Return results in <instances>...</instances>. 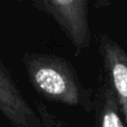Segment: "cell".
I'll return each instance as SVG.
<instances>
[{
    "mask_svg": "<svg viewBox=\"0 0 127 127\" xmlns=\"http://www.w3.org/2000/svg\"><path fill=\"white\" fill-rule=\"evenodd\" d=\"M103 74L108 78L127 127V53L107 33L98 35Z\"/></svg>",
    "mask_w": 127,
    "mask_h": 127,
    "instance_id": "3957f363",
    "label": "cell"
},
{
    "mask_svg": "<svg viewBox=\"0 0 127 127\" xmlns=\"http://www.w3.org/2000/svg\"><path fill=\"white\" fill-rule=\"evenodd\" d=\"M22 64L29 83L47 100L93 110V92L81 83L69 60L50 54L25 53Z\"/></svg>",
    "mask_w": 127,
    "mask_h": 127,
    "instance_id": "6da1fadb",
    "label": "cell"
},
{
    "mask_svg": "<svg viewBox=\"0 0 127 127\" xmlns=\"http://www.w3.org/2000/svg\"><path fill=\"white\" fill-rule=\"evenodd\" d=\"M32 7L49 16L58 25L76 50V55L90 44L87 0H37Z\"/></svg>",
    "mask_w": 127,
    "mask_h": 127,
    "instance_id": "7a4b0ae2",
    "label": "cell"
},
{
    "mask_svg": "<svg viewBox=\"0 0 127 127\" xmlns=\"http://www.w3.org/2000/svg\"><path fill=\"white\" fill-rule=\"evenodd\" d=\"M93 127H126L108 78L101 72L93 92Z\"/></svg>",
    "mask_w": 127,
    "mask_h": 127,
    "instance_id": "5b68a950",
    "label": "cell"
},
{
    "mask_svg": "<svg viewBox=\"0 0 127 127\" xmlns=\"http://www.w3.org/2000/svg\"><path fill=\"white\" fill-rule=\"evenodd\" d=\"M0 113L13 127H42V124L0 59Z\"/></svg>",
    "mask_w": 127,
    "mask_h": 127,
    "instance_id": "277c9868",
    "label": "cell"
}]
</instances>
